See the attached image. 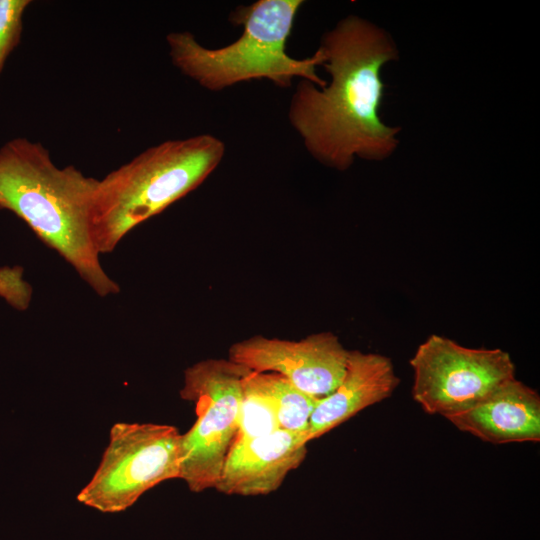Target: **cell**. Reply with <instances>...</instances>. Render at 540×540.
I'll return each instance as SVG.
<instances>
[{"mask_svg": "<svg viewBox=\"0 0 540 540\" xmlns=\"http://www.w3.org/2000/svg\"><path fill=\"white\" fill-rule=\"evenodd\" d=\"M98 179L73 165L58 167L40 142L17 137L0 147V209L24 221L101 297L120 287L104 270L90 231Z\"/></svg>", "mask_w": 540, "mask_h": 540, "instance_id": "cell-2", "label": "cell"}, {"mask_svg": "<svg viewBox=\"0 0 540 540\" xmlns=\"http://www.w3.org/2000/svg\"><path fill=\"white\" fill-rule=\"evenodd\" d=\"M306 432L278 429L234 440L214 489L226 495L259 496L276 491L307 454Z\"/></svg>", "mask_w": 540, "mask_h": 540, "instance_id": "cell-9", "label": "cell"}, {"mask_svg": "<svg viewBox=\"0 0 540 540\" xmlns=\"http://www.w3.org/2000/svg\"><path fill=\"white\" fill-rule=\"evenodd\" d=\"M303 0H257L239 5L229 21L243 27L241 36L221 48H207L188 32L166 36L172 64L202 88L218 92L235 84L266 79L281 88L292 86L299 77L319 88L327 82L316 72L324 62L321 49L305 59L286 51L296 15Z\"/></svg>", "mask_w": 540, "mask_h": 540, "instance_id": "cell-4", "label": "cell"}, {"mask_svg": "<svg viewBox=\"0 0 540 540\" xmlns=\"http://www.w3.org/2000/svg\"><path fill=\"white\" fill-rule=\"evenodd\" d=\"M410 366L413 399L426 413L446 419L467 411L515 378L508 352L465 347L437 334L418 346Z\"/></svg>", "mask_w": 540, "mask_h": 540, "instance_id": "cell-7", "label": "cell"}, {"mask_svg": "<svg viewBox=\"0 0 540 540\" xmlns=\"http://www.w3.org/2000/svg\"><path fill=\"white\" fill-rule=\"evenodd\" d=\"M180 439L175 426L117 422L81 504L103 513L122 512L160 483L180 479Z\"/></svg>", "mask_w": 540, "mask_h": 540, "instance_id": "cell-6", "label": "cell"}, {"mask_svg": "<svg viewBox=\"0 0 540 540\" xmlns=\"http://www.w3.org/2000/svg\"><path fill=\"white\" fill-rule=\"evenodd\" d=\"M30 3V0H0V74L19 44L23 16Z\"/></svg>", "mask_w": 540, "mask_h": 540, "instance_id": "cell-14", "label": "cell"}, {"mask_svg": "<svg viewBox=\"0 0 540 540\" xmlns=\"http://www.w3.org/2000/svg\"><path fill=\"white\" fill-rule=\"evenodd\" d=\"M348 352L332 332L314 333L298 341L256 335L231 345L228 359L254 372L279 374L321 399L343 378Z\"/></svg>", "mask_w": 540, "mask_h": 540, "instance_id": "cell-8", "label": "cell"}, {"mask_svg": "<svg viewBox=\"0 0 540 540\" xmlns=\"http://www.w3.org/2000/svg\"><path fill=\"white\" fill-rule=\"evenodd\" d=\"M278 429L275 405L254 382L250 371L242 383L238 427L234 440H249L271 434Z\"/></svg>", "mask_w": 540, "mask_h": 540, "instance_id": "cell-13", "label": "cell"}, {"mask_svg": "<svg viewBox=\"0 0 540 540\" xmlns=\"http://www.w3.org/2000/svg\"><path fill=\"white\" fill-rule=\"evenodd\" d=\"M319 48L330 82L319 88L301 79L288 109V120L305 149L338 171L349 169L355 158H389L401 130L386 125L379 115L381 70L399 57L392 36L367 19L348 15L322 36Z\"/></svg>", "mask_w": 540, "mask_h": 540, "instance_id": "cell-1", "label": "cell"}, {"mask_svg": "<svg viewBox=\"0 0 540 540\" xmlns=\"http://www.w3.org/2000/svg\"><path fill=\"white\" fill-rule=\"evenodd\" d=\"M251 370L230 359L188 367L180 390L195 404L196 421L180 439V479L195 493L214 488L235 438L242 383Z\"/></svg>", "mask_w": 540, "mask_h": 540, "instance_id": "cell-5", "label": "cell"}, {"mask_svg": "<svg viewBox=\"0 0 540 540\" xmlns=\"http://www.w3.org/2000/svg\"><path fill=\"white\" fill-rule=\"evenodd\" d=\"M447 420L460 431L493 444L538 442L540 396L513 378L472 408Z\"/></svg>", "mask_w": 540, "mask_h": 540, "instance_id": "cell-11", "label": "cell"}, {"mask_svg": "<svg viewBox=\"0 0 540 540\" xmlns=\"http://www.w3.org/2000/svg\"><path fill=\"white\" fill-rule=\"evenodd\" d=\"M252 378L258 387L272 399L277 411L279 428L307 433L310 417L319 398L299 390L286 378L276 373L252 371Z\"/></svg>", "mask_w": 540, "mask_h": 540, "instance_id": "cell-12", "label": "cell"}, {"mask_svg": "<svg viewBox=\"0 0 540 540\" xmlns=\"http://www.w3.org/2000/svg\"><path fill=\"white\" fill-rule=\"evenodd\" d=\"M225 150L211 134L166 140L98 179L89 212L97 252L111 253L132 229L195 190Z\"/></svg>", "mask_w": 540, "mask_h": 540, "instance_id": "cell-3", "label": "cell"}, {"mask_svg": "<svg viewBox=\"0 0 540 540\" xmlns=\"http://www.w3.org/2000/svg\"><path fill=\"white\" fill-rule=\"evenodd\" d=\"M400 383L390 358L349 350L346 370L335 390L319 399L309 420L307 442L390 397Z\"/></svg>", "mask_w": 540, "mask_h": 540, "instance_id": "cell-10", "label": "cell"}]
</instances>
